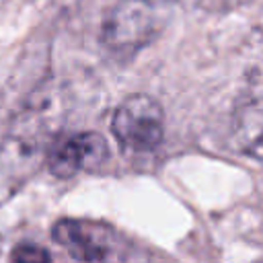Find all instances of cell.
I'll use <instances>...</instances> for the list:
<instances>
[{
  "label": "cell",
  "instance_id": "6da1fadb",
  "mask_svg": "<svg viewBox=\"0 0 263 263\" xmlns=\"http://www.w3.org/2000/svg\"><path fill=\"white\" fill-rule=\"evenodd\" d=\"M49 95L29 103L0 142V205L12 199L45 164L55 136Z\"/></svg>",
  "mask_w": 263,
  "mask_h": 263
},
{
  "label": "cell",
  "instance_id": "7a4b0ae2",
  "mask_svg": "<svg viewBox=\"0 0 263 263\" xmlns=\"http://www.w3.org/2000/svg\"><path fill=\"white\" fill-rule=\"evenodd\" d=\"M51 234L80 263H146L140 249L105 222L62 218Z\"/></svg>",
  "mask_w": 263,
  "mask_h": 263
},
{
  "label": "cell",
  "instance_id": "3957f363",
  "mask_svg": "<svg viewBox=\"0 0 263 263\" xmlns=\"http://www.w3.org/2000/svg\"><path fill=\"white\" fill-rule=\"evenodd\" d=\"M111 132L125 152H150L164 138V111L148 95H129L115 107Z\"/></svg>",
  "mask_w": 263,
  "mask_h": 263
},
{
  "label": "cell",
  "instance_id": "277c9868",
  "mask_svg": "<svg viewBox=\"0 0 263 263\" xmlns=\"http://www.w3.org/2000/svg\"><path fill=\"white\" fill-rule=\"evenodd\" d=\"M156 33V8L152 0H121L101 25V41L115 51H132L146 45Z\"/></svg>",
  "mask_w": 263,
  "mask_h": 263
},
{
  "label": "cell",
  "instance_id": "5b68a950",
  "mask_svg": "<svg viewBox=\"0 0 263 263\" xmlns=\"http://www.w3.org/2000/svg\"><path fill=\"white\" fill-rule=\"evenodd\" d=\"M109 154L107 140L97 132H78L62 140H53L45 166L58 179H70L80 171L97 168Z\"/></svg>",
  "mask_w": 263,
  "mask_h": 263
},
{
  "label": "cell",
  "instance_id": "8992f818",
  "mask_svg": "<svg viewBox=\"0 0 263 263\" xmlns=\"http://www.w3.org/2000/svg\"><path fill=\"white\" fill-rule=\"evenodd\" d=\"M230 142L236 152L263 162V97L247 99L234 109Z\"/></svg>",
  "mask_w": 263,
  "mask_h": 263
},
{
  "label": "cell",
  "instance_id": "52a82bcc",
  "mask_svg": "<svg viewBox=\"0 0 263 263\" xmlns=\"http://www.w3.org/2000/svg\"><path fill=\"white\" fill-rule=\"evenodd\" d=\"M10 263H51V257L41 245L21 242L12 249Z\"/></svg>",
  "mask_w": 263,
  "mask_h": 263
},
{
  "label": "cell",
  "instance_id": "ba28073f",
  "mask_svg": "<svg viewBox=\"0 0 263 263\" xmlns=\"http://www.w3.org/2000/svg\"><path fill=\"white\" fill-rule=\"evenodd\" d=\"M247 2L249 0H189V6L201 8L205 12H228V10H234Z\"/></svg>",
  "mask_w": 263,
  "mask_h": 263
}]
</instances>
